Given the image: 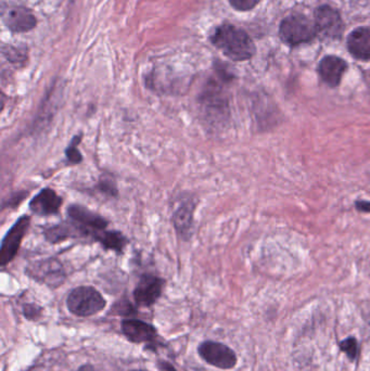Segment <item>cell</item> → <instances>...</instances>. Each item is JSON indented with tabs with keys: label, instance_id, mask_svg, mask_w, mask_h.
Instances as JSON below:
<instances>
[{
	"label": "cell",
	"instance_id": "obj_19",
	"mask_svg": "<svg viewBox=\"0 0 370 371\" xmlns=\"http://www.w3.org/2000/svg\"><path fill=\"white\" fill-rule=\"evenodd\" d=\"M83 139V135L74 136L71 141L70 145L66 149V161L70 165H77L83 162V156L79 149V145Z\"/></svg>",
	"mask_w": 370,
	"mask_h": 371
},
{
	"label": "cell",
	"instance_id": "obj_20",
	"mask_svg": "<svg viewBox=\"0 0 370 371\" xmlns=\"http://www.w3.org/2000/svg\"><path fill=\"white\" fill-rule=\"evenodd\" d=\"M96 189L110 198H118L119 189L116 187L114 180L111 176H101L99 182L97 184Z\"/></svg>",
	"mask_w": 370,
	"mask_h": 371
},
{
	"label": "cell",
	"instance_id": "obj_8",
	"mask_svg": "<svg viewBox=\"0 0 370 371\" xmlns=\"http://www.w3.org/2000/svg\"><path fill=\"white\" fill-rule=\"evenodd\" d=\"M200 104L204 115L210 121L224 120L228 115V100L225 96L222 87L219 84L209 83L200 97Z\"/></svg>",
	"mask_w": 370,
	"mask_h": 371
},
{
	"label": "cell",
	"instance_id": "obj_16",
	"mask_svg": "<svg viewBox=\"0 0 370 371\" xmlns=\"http://www.w3.org/2000/svg\"><path fill=\"white\" fill-rule=\"evenodd\" d=\"M347 47L356 59L370 60L369 27H360L353 31L347 38Z\"/></svg>",
	"mask_w": 370,
	"mask_h": 371
},
{
	"label": "cell",
	"instance_id": "obj_23",
	"mask_svg": "<svg viewBox=\"0 0 370 371\" xmlns=\"http://www.w3.org/2000/svg\"><path fill=\"white\" fill-rule=\"evenodd\" d=\"M7 49L8 50H5V48H3V55L5 56V58L8 59V61L16 63V64H18V63L25 62L27 57H25V53H24V52L20 51V50L16 49V48L11 47V46H8Z\"/></svg>",
	"mask_w": 370,
	"mask_h": 371
},
{
	"label": "cell",
	"instance_id": "obj_1",
	"mask_svg": "<svg viewBox=\"0 0 370 371\" xmlns=\"http://www.w3.org/2000/svg\"><path fill=\"white\" fill-rule=\"evenodd\" d=\"M211 42L234 61L249 60L256 53V46L250 36L232 24L219 26L212 34Z\"/></svg>",
	"mask_w": 370,
	"mask_h": 371
},
{
	"label": "cell",
	"instance_id": "obj_12",
	"mask_svg": "<svg viewBox=\"0 0 370 371\" xmlns=\"http://www.w3.org/2000/svg\"><path fill=\"white\" fill-rule=\"evenodd\" d=\"M196 208V201L193 200V198H189L180 203L173 215V224L176 232L185 241L190 239L193 235V217Z\"/></svg>",
	"mask_w": 370,
	"mask_h": 371
},
{
	"label": "cell",
	"instance_id": "obj_29",
	"mask_svg": "<svg viewBox=\"0 0 370 371\" xmlns=\"http://www.w3.org/2000/svg\"><path fill=\"white\" fill-rule=\"evenodd\" d=\"M132 371H146V370H132Z\"/></svg>",
	"mask_w": 370,
	"mask_h": 371
},
{
	"label": "cell",
	"instance_id": "obj_11",
	"mask_svg": "<svg viewBox=\"0 0 370 371\" xmlns=\"http://www.w3.org/2000/svg\"><path fill=\"white\" fill-rule=\"evenodd\" d=\"M3 22L12 33L32 31L37 24L36 16L25 7L3 9Z\"/></svg>",
	"mask_w": 370,
	"mask_h": 371
},
{
	"label": "cell",
	"instance_id": "obj_28",
	"mask_svg": "<svg viewBox=\"0 0 370 371\" xmlns=\"http://www.w3.org/2000/svg\"><path fill=\"white\" fill-rule=\"evenodd\" d=\"M77 371H98L94 366L86 363V365H83V366L79 367V370Z\"/></svg>",
	"mask_w": 370,
	"mask_h": 371
},
{
	"label": "cell",
	"instance_id": "obj_18",
	"mask_svg": "<svg viewBox=\"0 0 370 371\" xmlns=\"http://www.w3.org/2000/svg\"><path fill=\"white\" fill-rule=\"evenodd\" d=\"M96 241L99 242L103 249L111 250L118 254H122L130 242L121 231L108 230V229L98 236Z\"/></svg>",
	"mask_w": 370,
	"mask_h": 371
},
{
	"label": "cell",
	"instance_id": "obj_22",
	"mask_svg": "<svg viewBox=\"0 0 370 371\" xmlns=\"http://www.w3.org/2000/svg\"><path fill=\"white\" fill-rule=\"evenodd\" d=\"M27 191H20L12 193L8 200L3 201V210L5 208H16L23 202L24 199L27 197Z\"/></svg>",
	"mask_w": 370,
	"mask_h": 371
},
{
	"label": "cell",
	"instance_id": "obj_7",
	"mask_svg": "<svg viewBox=\"0 0 370 371\" xmlns=\"http://www.w3.org/2000/svg\"><path fill=\"white\" fill-rule=\"evenodd\" d=\"M198 352L201 359L217 368L228 370L237 365L235 352L223 343L206 341L199 346Z\"/></svg>",
	"mask_w": 370,
	"mask_h": 371
},
{
	"label": "cell",
	"instance_id": "obj_6",
	"mask_svg": "<svg viewBox=\"0 0 370 371\" xmlns=\"http://www.w3.org/2000/svg\"><path fill=\"white\" fill-rule=\"evenodd\" d=\"M29 225H31V217L29 215H23L18 218V221L14 224V226L7 231L1 242V251H0V264L3 267L12 262L18 254L24 237L29 231Z\"/></svg>",
	"mask_w": 370,
	"mask_h": 371
},
{
	"label": "cell",
	"instance_id": "obj_9",
	"mask_svg": "<svg viewBox=\"0 0 370 371\" xmlns=\"http://www.w3.org/2000/svg\"><path fill=\"white\" fill-rule=\"evenodd\" d=\"M164 285V279L158 276L151 275V274L141 276L134 290V299L136 304L143 307H152L160 299Z\"/></svg>",
	"mask_w": 370,
	"mask_h": 371
},
{
	"label": "cell",
	"instance_id": "obj_14",
	"mask_svg": "<svg viewBox=\"0 0 370 371\" xmlns=\"http://www.w3.org/2000/svg\"><path fill=\"white\" fill-rule=\"evenodd\" d=\"M122 331L133 343L154 344L158 340L157 329L143 320H126L122 322Z\"/></svg>",
	"mask_w": 370,
	"mask_h": 371
},
{
	"label": "cell",
	"instance_id": "obj_17",
	"mask_svg": "<svg viewBox=\"0 0 370 371\" xmlns=\"http://www.w3.org/2000/svg\"><path fill=\"white\" fill-rule=\"evenodd\" d=\"M45 238L53 244L60 243L71 238H79L81 234L71 221L63 222L44 230Z\"/></svg>",
	"mask_w": 370,
	"mask_h": 371
},
{
	"label": "cell",
	"instance_id": "obj_24",
	"mask_svg": "<svg viewBox=\"0 0 370 371\" xmlns=\"http://www.w3.org/2000/svg\"><path fill=\"white\" fill-rule=\"evenodd\" d=\"M230 5L240 11H248L254 8L260 0H230Z\"/></svg>",
	"mask_w": 370,
	"mask_h": 371
},
{
	"label": "cell",
	"instance_id": "obj_26",
	"mask_svg": "<svg viewBox=\"0 0 370 371\" xmlns=\"http://www.w3.org/2000/svg\"><path fill=\"white\" fill-rule=\"evenodd\" d=\"M357 210L360 211L362 213H370V202L368 201H357L356 204Z\"/></svg>",
	"mask_w": 370,
	"mask_h": 371
},
{
	"label": "cell",
	"instance_id": "obj_15",
	"mask_svg": "<svg viewBox=\"0 0 370 371\" xmlns=\"http://www.w3.org/2000/svg\"><path fill=\"white\" fill-rule=\"evenodd\" d=\"M347 62L342 60L341 58L329 56V57L323 58L321 61L318 67V72L327 85L330 87H336L341 83L342 76L347 71Z\"/></svg>",
	"mask_w": 370,
	"mask_h": 371
},
{
	"label": "cell",
	"instance_id": "obj_13",
	"mask_svg": "<svg viewBox=\"0 0 370 371\" xmlns=\"http://www.w3.org/2000/svg\"><path fill=\"white\" fill-rule=\"evenodd\" d=\"M62 202V198L55 190L45 188L32 199L29 208L32 213L38 216L57 215Z\"/></svg>",
	"mask_w": 370,
	"mask_h": 371
},
{
	"label": "cell",
	"instance_id": "obj_3",
	"mask_svg": "<svg viewBox=\"0 0 370 371\" xmlns=\"http://www.w3.org/2000/svg\"><path fill=\"white\" fill-rule=\"evenodd\" d=\"M68 216L69 221L73 223L81 237H90L95 241L109 226V222L105 217L83 205H70L68 208Z\"/></svg>",
	"mask_w": 370,
	"mask_h": 371
},
{
	"label": "cell",
	"instance_id": "obj_21",
	"mask_svg": "<svg viewBox=\"0 0 370 371\" xmlns=\"http://www.w3.org/2000/svg\"><path fill=\"white\" fill-rule=\"evenodd\" d=\"M340 348L342 352L347 354L351 361H355L358 357L360 354V348H358V342L355 337H347L345 340L340 343Z\"/></svg>",
	"mask_w": 370,
	"mask_h": 371
},
{
	"label": "cell",
	"instance_id": "obj_2",
	"mask_svg": "<svg viewBox=\"0 0 370 371\" xmlns=\"http://www.w3.org/2000/svg\"><path fill=\"white\" fill-rule=\"evenodd\" d=\"M66 305L75 316L88 317L105 309L107 302L99 291L92 287L82 286L71 291Z\"/></svg>",
	"mask_w": 370,
	"mask_h": 371
},
{
	"label": "cell",
	"instance_id": "obj_25",
	"mask_svg": "<svg viewBox=\"0 0 370 371\" xmlns=\"http://www.w3.org/2000/svg\"><path fill=\"white\" fill-rule=\"evenodd\" d=\"M23 314L27 320H35L42 315V309L37 307L36 304H27L23 307Z\"/></svg>",
	"mask_w": 370,
	"mask_h": 371
},
{
	"label": "cell",
	"instance_id": "obj_10",
	"mask_svg": "<svg viewBox=\"0 0 370 371\" xmlns=\"http://www.w3.org/2000/svg\"><path fill=\"white\" fill-rule=\"evenodd\" d=\"M315 26L317 34L323 38H339L343 32L341 16L330 5H321L315 11Z\"/></svg>",
	"mask_w": 370,
	"mask_h": 371
},
{
	"label": "cell",
	"instance_id": "obj_27",
	"mask_svg": "<svg viewBox=\"0 0 370 371\" xmlns=\"http://www.w3.org/2000/svg\"><path fill=\"white\" fill-rule=\"evenodd\" d=\"M159 366L162 371H176L174 367L171 366L170 363L166 361H160Z\"/></svg>",
	"mask_w": 370,
	"mask_h": 371
},
{
	"label": "cell",
	"instance_id": "obj_4",
	"mask_svg": "<svg viewBox=\"0 0 370 371\" xmlns=\"http://www.w3.org/2000/svg\"><path fill=\"white\" fill-rule=\"evenodd\" d=\"M280 38L290 46L310 43L317 35L315 23L310 21V19L300 14L287 16L282 22L279 29Z\"/></svg>",
	"mask_w": 370,
	"mask_h": 371
},
{
	"label": "cell",
	"instance_id": "obj_5",
	"mask_svg": "<svg viewBox=\"0 0 370 371\" xmlns=\"http://www.w3.org/2000/svg\"><path fill=\"white\" fill-rule=\"evenodd\" d=\"M25 274L37 283H44L53 289L60 287L66 278L62 263L53 257L32 263L25 270Z\"/></svg>",
	"mask_w": 370,
	"mask_h": 371
}]
</instances>
